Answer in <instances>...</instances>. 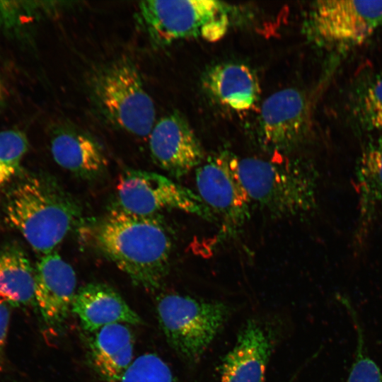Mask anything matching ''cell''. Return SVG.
Here are the masks:
<instances>
[{"instance_id":"obj_1","label":"cell","mask_w":382,"mask_h":382,"mask_svg":"<svg viewBox=\"0 0 382 382\" xmlns=\"http://www.w3.org/2000/svg\"><path fill=\"white\" fill-rule=\"evenodd\" d=\"M95 239L102 253L134 285L151 291L161 286L168 271L172 241L158 214L113 209L98 225Z\"/></svg>"},{"instance_id":"obj_2","label":"cell","mask_w":382,"mask_h":382,"mask_svg":"<svg viewBox=\"0 0 382 382\" xmlns=\"http://www.w3.org/2000/svg\"><path fill=\"white\" fill-rule=\"evenodd\" d=\"M4 212L6 221L43 255L53 252L81 217L76 199L40 174L25 175L11 187Z\"/></svg>"},{"instance_id":"obj_3","label":"cell","mask_w":382,"mask_h":382,"mask_svg":"<svg viewBox=\"0 0 382 382\" xmlns=\"http://www.w3.org/2000/svg\"><path fill=\"white\" fill-rule=\"evenodd\" d=\"M238 169L250 202L273 217L304 215L317 204L319 176L308 162L238 158Z\"/></svg>"},{"instance_id":"obj_4","label":"cell","mask_w":382,"mask_h":382,"mask_svg":"<svg viewBox=\"0 0 382 382\" xmlns=\"http://www.w3.org/2000/svg\"><path fill=\"white\" fill-rule=\"evenodd\" d=\"M88 92L95 112L105 123L137 137L149 135L156 122L155 105L129 58L98 68L90 77Z\"/></svg>"},{"instance_id":"obj_5","label":"cell","mask_w":382,"mask_h":382,"mask_svg":"<svg viewBox=\"0 0 382 382\" xmlns=\"http://www.w3.org/2000/svg\"><path fill=\"white\" fill-rule=\"evenodd\" d=\"M229 13L214 0H149L139 3L135 18L150 42L162 47L189 38L218 41L228 30Z\"/></svg>"},{"instance_id":"obj_6","label":"cell","mask_w":382,"mask_h":382,"mask_svg":"<svg viewBox=\"0 0 382 382\" xmlns=\"http://www.w3.org/2000/svg\"><path fill=\"white\" fill-rule=\"evenodd\" d=\"M156 313L170 346L184 359L194 362L221 329L230 308L222 302L171 293L157 299Z\"/></svg>"},{"instance_id":"obj_7","label":"cell","mask_w":382,"mask_h":382,"mask_svg":"<svg viewBox=\"0 0 382 382\" xmlns=\"http://www.w3.org/2000/svg\"><path fill=\"white\" fill-rule=\"evenodd\" d=\"M381 26L382 1H315L306 22L313 41L339 48L361 45Z\"/></svg>"},{"instance_id":"obj_8","label":"cell","mask_w":382,"mask_h":382,"mask_svg":"<svg viewBox=\"0 0 382 382\" xmlns=\"http://www.w3.org/2000/svg\"><path fill=\"white\" fill-rule=\"evenodd\" d=\"M119 207L140 215H156L163 209H177L213 221L214 214L197 194L161 174L128 169L116 186Z\"/></svg>"},{"instance_id":"obj_9","label":"cell","mask_w":382,"mask_h":382,"mask_svg":"<svg viewBox=\"0 0 382 382\" xmlns=\"http://www.w3.org/2000/svg\"><path fill=\"white\" fill-rule=\"evenodd\" d=\"M198 195L221 220L222 232H236L250 216L251 204L242 182L238 158L228 151L209 156L196 168Z\"/></svg>"},{"instance_id":"obj_10","label":"cell","mask_w":382,"mask_h":382,"mask_svg":"<svg viewBox=\"0 0 382 382\" xmlns=\"http://www.w3.org/2000/svg\"><path fill=\"white\" fill-rule=\"evenodd\" d=\"M309 128L308 102L303 92L285 88L263 102L258 120V139L263 149L288 153L303 144Z\"/></svg>"},{"instance_id":"obj_11","label":"cell","mask_w":382,"mask_h":382,"mask_svg":"<svg viewBox=\"0 0 382 382\" xmlns=\"http://www.w3.org/2000/svg\"><path fill=\"white\" fill-rule=\"evenodd\" d=\"M149 137L153 161L173 177L181 178L203 162L204 154L199 140L177 111L156 121Z\"/></svg>"},{"instance_id":"obj_12","label":"cell","mask_w":382,"mask_h":382,"mask_svg":"<svg viewBox=\"0 0 382 382\" xmlns=\"http://www.w3.org/2000/svg\"><path fill=\"white\" fill-rule=\"evenodd\" d=\"M35 276V301L44 321L50 326H60L71 310L76 294L75 271L53 251L40 257Z\"/></svg>"},{"instance_id":"obj_13","label":"cell","mask_w":382,"mask_h":382,"mask_svg":"<svg viewBox=\"0 0 382 382\" xmlns=\"http://www.w3.org/2000/svg\"><path fill=\"white\" fill-rule=\"evenodd\" d=\"M274 335L257 320H248L219 366L220 382H264Z\"/></svg>"},{"instance_id":"obj_14","label":"cell","mask_w":382,"mask_h":382,"mask_svg":"<svg viewBox=\"0 0 382 382\" xmlns=\"http://www.w3.org/2000/svg\"><path fill=\"white\" fill-rule=\"evenodd\" d=\"M355 184L359 202L354 245L360 250L382 214V137L363 147L356 164Z\"/></svg>"},{"instance_id":"obj_15","label":"cell","mask_w":382,"mask_h":382,"mask_svg":"<svg viewBox=\"0 0 382 382\" xmlns=\"http://www.w3.org/2000/svg\"><path fill=\"white\" fill-rule=\"evenodd\" d=\"M50 151L59 166L82 178L99 175L108 166L100 143L88 132L70 124H60L52 129Z\"/></svg>"},{"instance_id":"obj_16","label":"cell","mask_w":382,"mask_h":382,"mask_svg":"<svg viewBox=\"0 0 382 382\" xmlns=\"http://www.w3.org/2000/svg\"><path fill=\"white\" fill-rule=\"evenodd\" d=\"M71 311L84 330L94 332L114 323L139 325L140 316L113 288L102 283H89L75 295Z\"/></svg>"},{"instance_id":"obj_17","label":"cell","mask_w":382,"mask_h":382,"mask_svg":"<svg viewBox=\"0 0 382 382\" xmlns=\"http://www.w3.org/2000/svg\"><path fill=\"white\" fill-rule=\"evenodd\" d=\"M202 83L214 100L235 111L251 108L260 96V84L255 74L243 64H215L204 72Z\"/></svg>"},{"instance_id":"obj_18","label":"cell","mask_w":382,"mask_h":382,"mask_svg":"<svg viewBox=\"0 0 382 382\" xmlns=\"http://www.w3.org/2000/svg\"><path fill=\"white\" fill-rule=\"evenodd\" d=\"M93 333L89 347L94 368L106 382H118L134 359L132 330L128 324L114 323Z\"/></svg>"},{"instance_id":"obj_19","label":"cell","mask_w":382,"mask_h":382,"mask_svg":"<svg viewBox=\"0 0 382 382\" xmlns=\"http://www.w3.org/2000/svg\"><path fill=\"white\" fill-rule=\"evenodd\" d=\"M35 268L18 245L0 250V301L15 306L35 301Z\"/></svg>"},{"instance_id":"obj_20","label":"cell","mask_w":382,"mask_h":382,"mask_svg":"<svg viewBox=\"0 0 382 382\" xmlns=\"http://www.w3.org/2000/svg\"><path fill=\"white\" fill-rule=\"evenodd\" d=\"M351 112L359 125L369 131H382V74L357 86L351 97Z\"/></svg>"},{"instance_id":"obj_21","label":"cell","mask_w":382,"mask_h":382,"mask_svg":"<svg viewBox=\"0 0 382 382\" xmlns=\"http://www.w3.org/2000/svg\"><path fill=\"white\" fill-rule=\"evenodd\" d=\"M339 300L349 314L357 336L354 358L346 382H382L380 367L367 352L363 328L357 311L347 299L342 296Z\"/></svg>"},{"instance_id":"obj_22","label":"cell","mask_w":382,"mask_h":382,"mask_svg":"<svg viewBox=\"0 0 382 382\" xmlns=\"http://www.w3.org/2000/svg\"><path fill=\"white\" fill-rule=\"evenodd\" d=\"M28 146V138L23 132L0 131V190L18 173Z\"/></svg>"},{"instance_id":"obj_23","label":"cell","mask_w":382,"mask_h":382,"mask_svg":"<svg viewBox=\"0 0 382 382\" xmlns=\"http://www.w3.org/2000/svg\"><path fill=\"white\" fill-rule=\"evenodd\" d=\"M118 382H175L166 361L155 353H145L134 359Z\"/></svg>"},{"instance_id":"obj_24","label":"cell","mask_w":382,"mask_h":382,"mask_svg":"<svg viewBox=\"0 0 382 382\" xmlns=\"http://www.w3.org/2000/svg\"><path fill=\"white\" fill-rule=\"evenodd\" d=\"M10 312L6 304L0 301V371L4 364L5 349L9 326Z\"/></svg>"},{"instance_id":"obj_25","label":"cell","mask_w":382,"mask_h":382,"mask_svg":"<svg viewBox=\"0 0 382 382\" xmlns=\"http://www.w3.org/2000/svg\"><path fill=\"white\" fill-rule=\"evenodd\" d=\"M4 98V90L3 84L0 80V105L3 102Z\"/></svg>"}]
</instances>
